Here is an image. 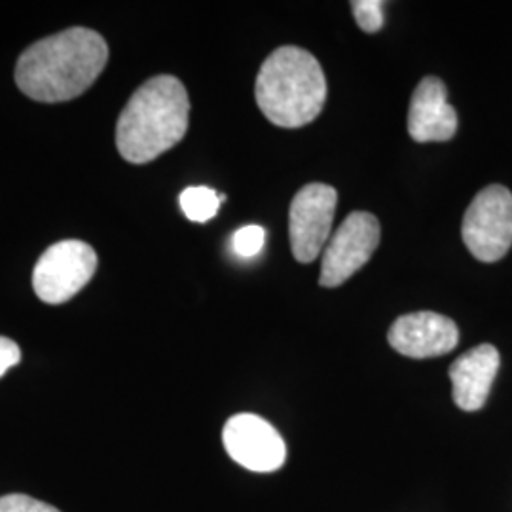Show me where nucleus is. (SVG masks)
<instances>
[{"label": "nucleus", "instance_id": "f257e3e1", "mask_svg": "<svg viewBox=\"0 0 512 512\" xmlns=\"http://www.w3.org/2000/svg\"><path fill=\"white\" fill-rule=\"evenodd\" d=\"M109 61L99 33L73 27L27 48L16 65V84L38 103H63L92 88Z\"/></svg>", "mask_w": 512, "mask_h": 512}, {"label": "nucleus", "instance_id": "f03ea898", "mask_svg": "<svg viewBox=\"0 0 512 512\" xmlns=\"http://www.w3.org/2000/svg\"><path fill=\"white\" fill-rule=\"evenodd\" d=\"M190 99L183 82L160 74L147 80L122 110L116 148L129 164H148L179 145L188 129Z\"/></svg>", "mask_w": 512, "mask_h": 512}, {"label": "nucleus", "instance_id": "7ed1b4c3", "mask_svg": "<svg viewBox=\"0 0 512 512\" xmlns=\"http://www.w3.org/2000/svg\"><path fill=\"white\" fill-rule=\"evenodd\" d=\"M256 105L279 128L308 126L325 107L327 78L306 50L283 46L262 63L256 76Z\"/></svg>", "mask_w": 512, "mask_h": 512}, {"label": "nucleus", "instance_id": "20e7f679", "mask_svg": "<svg viewBox=\"0 0 512 512\" xmlns=\"http://www.w3.org/2000/svg\"><path fill=\"white\" fill-rule=\"evenodd\" d=\"M461 236L480 262H497L507 255L512 245L511 190L499 184L480 190L463 217Z\"/></svg>", "mask_w": 512, "mask_h": 512}, {"label": "nucleus", "instance_id": "39448f33", "mask_svg": "<svg viewBox=\"0 0 512 512\" xmlns=\"http://www.w3.org/2000/svg\"><path fill=\"white\" fill-rule=\"evenodd\" d=\"M97 270V255L78 239H65L52 245L38 258L33 287L46 304H65L80 293Z\"/></svg>", "mask_w": 512, "mask_h": 512}, {"label": "nucleus", "instance_id": "423d86ee", "mask_svg": "<svg viewBox=\"0 0 512 512\" xmlns=\"http://www.w3.org/2000/svg\"><path fill=\"white\" fill-rule=\"evenodd\" d=\"M380 245V222L366 211L346 217L332 234L321 258V287H340L357 274Z\"/></svg>", "mask_w": 512, "mask_h": 512}, {"label": "nucleus", "instance_id": "0eeeda50", "mask_svg": "<svg viewBox=\"0 0 512 512\" xmlns=\"http://www.w3.org/2000/svg\"><path fill=\"white\" fill-rule=\"evenodd\" d=\"M338 192L329 184L313 183L300 188L289 209V238L298 262L310 264L330 239Z\"/></svg>", "mask_w": 512, "mask_h": 512}, {"label": "nucleus", "instance_id": "6e6552de", "mask_svg": "<svg viewBox=\"0 0 512 512\" xmlns=\"http://www.w3.org/2000/svg\"><path fill=\"white\" fill-rule=\"evenodd\" d=\"M222 442L228 456L253 473H274L287 459L285 440L256 414L232 416L224 425Z\"/></svg>", "mask_w": 512, "mask_h": 512}, {"label": "nucleus", "instance_id": "1a4fd4ad", "mask_svg": "<svg viewBox=\"0 0 512 512\" xmlns=\"http://www.w3.org/2000/svg\"><path fill=\"white\" fill-rule=\"evenodd\" d=\"M389 346L404 357L431 359L456 349L458 325L435 311H416L399 317L387 332Z\"/></svg>", "mask_w": 512, "mask_h": 512}, {"label": "nucleus", "instance_id": "9d476101", "mask_svg": "<svg viewBox=\"0 0 512 512\" xmlns=\"http://www.w3.org/2000/svg\"><path fill=\"white\" fill-rule=\"evenodd\" d=\"M458 131V112L448 103L444 82L423 78L410 101L408 133L416 143H446Z\"/></svg>", "mask_w": 512, "mask_h": 512}, {"label": "nucleus", "instance_id": "9b49d317", "mask_svg": "<svg viewBox=\"0 0 512 512\" xmlns=\"http://www.w3.org/2000/svg\"><path fill=\"white\" fill-rule=\"evenodd\" d=\"M499 363V351L492 344L476 346L452 363V395L461 410L476 412L486 404Z\"/></svg>", "mask_w": 512, "mask_h": 512}, {"label": "nucleus", "instance_id": "f8f14e48", "mask_svg": "<svg viewBox=\"0 0 512 512\" xmlns=\"http://www.w3.org/2000/svg\"><path fill=\"white\" fill-rule=\"evenodd\" d=\"M226 200L224 194H217L207 186H190L186 188L179 202L186 219L192 222H207L219 213L220 203Z\"/></svg>", "mask_w": 512, "mask_h": 512}, {"label": "nucleus", "instance_id": "ddd939ff", "mask_svg": "<svg viewBox=\"0 0 512 512\" xmlns=\"http://www.w3.org/2000/svg\"><path fill=\"white\" fill-rule=\"evenodd\" d=\"M384 2L382 0H355L351 2V10L355 21L365 33H378L384 25Z\"/></svg>", "mask_w": 512, "mask_h": 512}, {"label": "nucleus", "instance_id": "4468645a", "mask_svg": "<svg viewBox=\"0 0 512 512\" xmlns=\"http://www.w3.org/2000/svg\"><path fill=\"white\" fill-rule=\"evenodd\" d=\"M264 239H266L264 228L256 226V224H249L234 234V239H232L234 253L243 258L258 255L264 247Z\"/></svg>", "mask_w": 512, "mask_h": 512}, {"label": "nucleus", "instance_id": "2eb2a0df", "mask_svg": "<svg viewBox=\"0 0 512 512\" xmlns=\"http://www.w3.org/2000/svg\"><path fill=\"white\" fill-rule=\"evenodd\" d=\"M0 512H61L52 505L29 495L10 494L0 497Z\"/></svg>", "mask_w": 512, "mask_h": 512}, {"label": "nucleus", "instance_id": "dca6fc26", "mask_svg": "<svg viewBox=\"0 0 512 512\" xmlns=\"http://www.w3.org/2000/svg\"><path fill=\"white\" fill-rule=\"evenodd\" d=\"M21 361V351L18 344L10 338L0 336V378Z\"/></svg>", "mask_w": 512, "mask_h": 512}]
</instances>
